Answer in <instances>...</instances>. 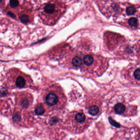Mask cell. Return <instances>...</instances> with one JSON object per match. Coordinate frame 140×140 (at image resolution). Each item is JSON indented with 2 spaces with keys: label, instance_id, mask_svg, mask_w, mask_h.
Listing matches in <instances>:
<instances>
[{
  "label": "cell",
  "instance_id": "ba28073f",
  "mask_svg": "<svg viewBox=\"0 0 140 140\" xmlns=\"http://www.w3.org/2000/svg\"><path fill=\"white\" fill-rule=\"evenodd\" d=\"M87 109L90 114L92 116L99 115L102 109V102L100 98L94 97L88 101Z\"/></svg>",
  "mask_w": 140,
  "mask_h": 140
},
{
  "label": "cell",
  "instance_id": "9c48e42d",
  "mask_svg": "<svg viewBox=\"0 0 140 140\" xmlns=\"http://www.w3.org/2000/svg\"><path fill=\"white\" fill-rule=\"evenodd\" d=\"M20 97L17 98V103L22 107H27L31 103L32 101H30L31 99V98H30L29 96H26V95H23L22 94Z\"/></svg>",
  "mask_w": 140,
  "mask_h": 140
},
{
  "label": "cell",
  "instance_id": "8fae6325",
  "mask_svg": "<svg viewBox=\"0 0 140 140\" xmlns=\"http://www.w3.org/2000/svg\"><path fill=\"white\" fill-rule=\"evenodd\" d=\"M45 111V108L43 104H38L35 109V112L37 115H43Z\"/></svg>",
  "mask_w": 140,
  "mask_h": 140
},
{
  "label": "cell",
  "instance_id": "6da1fadb",
  "mask_svg": "<svg viewBox=\"0 0 140 140\" xmlns=\"http://www.w3.org/2000/svg\"><path fill=\"white\" fill-rule=\"evenodd\" d=\"M109 66L106 58L100 55L92 54L82 55V65L81 68L84 72L94 77L102 74Z\"/></svg>",
  "mask_w": 140,
  "mask_h": 140
},
{
  "label": "cell",
  "instance_id": "4fadbf2b",
  "mask_svg": "<svg viewBox=\"0 0 140 140\" xmlns=\"http://www.w3.org/2000/svg\"><path fill=\"white\" fill-rule=\"evenodd\" d=\"M126 12L128 16H132L137 12L136 8L134 6H130L127 7Z\"/></svg>",
  "mask_w": 140,
  "mask_h": 140
},
{
  "label": "cell",
  "instance_id": "7c38bea8",
  "mask_svg": "<svg viewBox=\"0 0 140 140\" xmlns=\"http://www.w3.org/2000/svg\"><path fill=\"white\" fill-rule=\"evenodd\" d=\"M128 24L131 28H136L138 26V21L137 18L131 17L128 21Z\"/></svg>",
  "mask_w": 140,
  "mask_h": 140
},
{
  "label": "cell",
  "instance_id": "5b68a950",
  "mask_svg": "<svg viewBox=\"0 0 140 140\" xmlns=\"http://www.w3.org/2000/svg\"><path fill=\"white\" fill-rule=\"evenodd\" d=\"M44 103L51 109H62L66 105V99L61 88L53 85L46 90L43 96Z\"/></svg>",
  "mask_w": 140,
  "mask_h": 140
},
{
  "label": "cell",
  "instance_id": "3957f363",
  "mask_svg": "<svg viewBox=\"0 0 140 140\" xmlns=\"http://www.w3.org/2000/svg\"><path fill=\"white\" fill-rule=\"evenodd\" d=\"M65 9L63 4L57 0H51L41 7L39 15L45 24L53 25L64 13Z\"/></svg>",
  "mask_w": 140,
  "mask_h": 140
},
{
  "label": "cell",
  "instance_id": "7a4b0ae2",
  "mask_svg": "<svg viewBox=\"0 0 140 140\" xmlns=\"http://www.w3.org/2000/svg\"><path fill=\"white\" fill-rule=\"evenodd\" d=\"M107 110L109 113L130 117L137 114V106L129 102L123 95H115L110 99L107 104Z\"/></svg>",
  "mask_w": 140,
  "mask_h": 140
},
{
  "label": "cell",
  "instance_id": "52a82bcc",
  "mask_svg": "<svg viewBox=\"0 0 140 140\" xmlns=\"http://www.w3.org/2000/svg\"><path fill=\"white\" fill-rule=\"evenodd\" d=\"M124 78L130 83L140 86V64H132L127 67L123 71Z\"/></svg>",
  "mask_w": 140,
  "mask_h": 140
},
{
  "label": "cell",
  "instance_id": "8992f818",
  "mask_svg": "<svg viewBox=\"0 0 140 140\" xmlns=\"http://www.w3.org/2000/svg\"><path fill=\"white\" fill-rule=\"evenodd\" d=\"M6 83L11 88H22L31 86L32 81L29 76L17 69H12L7 74Z\"/></svg>",
  "mask_w": 140,
  "mask_h": 140
},
{
  "label": "cell",
  "instance_id": "277c9868",
  "mask_svg": "<svg viewBox=\"0 0 140 140\" xmlns=\"http://www.w3.org/2000/svg\"><path fill=\"white\" fill-rule=\"evenodd\" d=\"M92 122V119L86 115L83 111L71 112L67 115L66 121L67 129L76 134L85 131Z\"/></svg>",
  "mask_w": 140,
  "mask_h": 140
},
{
  "label": "cell",
  "instance_id": "30bf717a",
  "mask_svg": "<svg viewBox=\"0 0 140 140\" xmlns=\"http://www.w3.org/2000/svg\"><path fill=\"white\" fill-rule=\"evenodd\" d=\"M72 66L75 68H81L82 65V55H74L71 60Z\"/></svg>",
  "mask_w": 140,
  "mask_h": 140
}]
</instances>
